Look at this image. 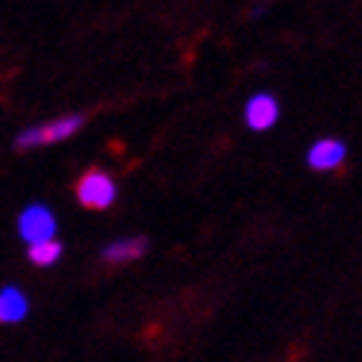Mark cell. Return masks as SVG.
I'll return each instance as SVG.
<instances>
[{"label": "cell", "instance_id": "7", "mask_svg": "<svg viewBox=\"0 0 362 362\" xmlns=\"http://www.w3.org/2000/svg\"><path fill=\"white\" fill-rule=\"evenodd\" d=\"M27 315V298L18 288H4L0 292V324H15Z\"/></svg>", "mask_w": 362, "mask_h": 362}, {"label": "cell", "instance_id": "6", "mask_svg": "<svg viewBox=\"0 0 362 362\" xmlns=\"http://www.w3.org/2000/svg\"><path fill=\"white\" fill-rule=\"evenodd\" d=\"M144 250H148V239H121L103 250V262H110V265L133 262V259L144 257Z\"/></svg>", "mask_w": 362, "mask_h": 362}, {"label": "cell", "instance_id": "1", "mask_svg": "<svg viewBox=\"0 0 362 362\" xmlns=\"http://www.w3.org/2000/svg\"><path fill=\"white\" fill-rule=\"evenodd\" d=\"M74 194H77L80 206L100 212V209H110V206L115 204L118 186H115V180L106 174V171H100V168H88V171L77 180Z\"/></svg>", "mask_w": 362, "mask_h": 362}, {"label": "cell", "instance_id": "2", "mask_svg": "<svg viewBox=\"0 0 362 362\" xmlns=\"http://www.w3.org/2000/svg\"><path fill=\"white\" fill-rule=\"evenodd\" d=\"M83 115H62L57 121H47V124H39V127H30L21 136L15 139V148L18 151H30V148H39V144H57V141H65L74 136L80 127H83Z\"/></svg>", "mask_w": 362, "mask_h": 362}, {"label": "cell", "instance_id": "3", "mask_svg": "<svg viewBox=\"0 0 362 362\" xmlns=\"http://www.w3.org/2000/svg\"><path fill=\"white\" fill-rule=\"evenodd\" d=\"M53 230H57V218H53V212L45 206H30L21 212V218H18V233H21L30 245L53 239Z\"/></svg>", "mask_w": 362, "mask_h": 362}, {"label": "cell", "instance_id": "5", "mask_svg": "<svg viewBox=\"0 0 362 362\" xmlns=\"http://www.w3.org/2000/svg\"><path fill=\"white\" fill-rule=\"evenodd\" d=\"M345 153L348 151L339 139H318L310 148L306 162H310V168H315V171H336V168H341V162H345Z\"/></svg>", "mask_w": 362, "mask_h": 362}, {"label": "cell", "instance_id": "8", "mask_svg": "<svg viewBox=\"0 0 362 362\" xmlns=\"http://www.w3.org/2000/svg\"><path fill=\"white\" fill-rule=\"evenodd\" d=\"M27 257L33 265H39V268H47L53 265L59 257H62V245L57 239H47V242H39V245H30L27 247Z\"/></svg>", "mask_w": 362, "mask_h": 362}, {"label": "cell", "instance_id": "4", "mask_svg": "<svg viewBox=\"0 0 362 362\" xmlns=\"http://www.w3.org/2000/svg\"><path fill=\"white\" fill-rule=\"evenodd\" d=\"M277 118H280V103L274 95H253L245 106V121L250 130H257V133L271 130V127L277 124Z\"/></svg>", "mask_w": 362, "mask_h": 362}]
</instances>
